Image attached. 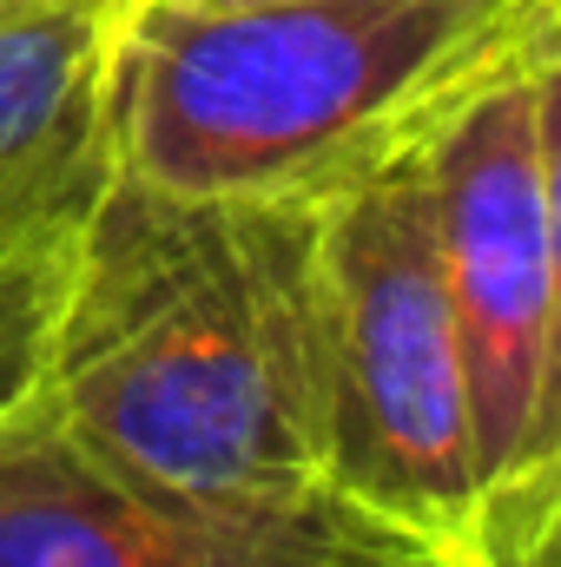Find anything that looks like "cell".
Returning <instances> with one entry per match:
<instances>
[{"mask_svg": "<svg viewBox=\"0 0 561 567\" xmlns=\"http://www.w3.org/2000/svg\"><path fill=\"white\" fill-rule=\"evenodd\" d=\"M456 567H561V442L482 495Z\"/></svg>", "mask_w": 561, "mask_h": 567, "instance_id": "obj_9", "label": "cell"}, {"mask_svg": "<svg viewBox=\"0 0 561 567\" xmlns=\"http://www.w3.org/2000/svg\"><path fill=\"white\" fill-rule=\"evenodd\" d=\"M126 7H140V0H126Z\"/></svg>", "mask_w": 561, "mask_h": 567, "instance_id": "obj_11", "label": "cell"}, {"mask_svg": "<svg viewBox=\"0 0 561 567\" xmlns=\"http://www.w3.org/2000/svg\"><path fill=\"white\" fill-rule=\"evenodd\" d=\"M555 0H140L113 47V158L178 198L324 205L410 158Z\"/></svg>", "mask_w": 561, "mask_h": 567, "instance_id": "obj_2", "label": "cell"}, {"mask_svg": "<svg viewBox=\"0 0 561 567\" xmlns=\"http://www.w3.org/2000/svg\"><path fill=\"white\" fill-rule=\"evenodd\" d=\"M462 343L482 495L522 462L549 357V205L529 53L476 80L417 145Z\"/></svg>", "mask_w": 561, "mask_h": 567, "instance_id": "obj_4", "label": "cell"}, {"mask_svg": "<svg viewBox=\"0 0 561 567\" xmlns=\"http://www.w3.org/2000/svg\"><path fill=\"white\" fill-rule=\"evenodd\" d=\"M126 0H0V231L86 212L113 178Z\"/></svg>", "mask_w": 561, "mask_h": 567, "instance_id": "obj_6", "label": "cell"}, {"mask_svg": "<svg viewBox=\"0 0 561 567\" xmlns=\"http://www.w3.org/2000/svg\"><path fill=\"white\" fill-rule=\"evenodd\" d=\"M410 548L350 515H225L159 495L53 410L0 442V567H397Z\"/></svg>", "mask_w": 561, "mask_h": 567, "instance_id": "obj_5", "label": "cell"}, {"mask_svg": "<svg viewBox=\"0 0 561 567\" xmlns=\"http://www.w3.org/2000/svg\"><path fill=\"white\" fill-rule=\"evenodd\" d=\"M529 86H536V133H542V205H549V357H542V396H536V423H529V455L561 442V0L542 20L536 47H529ZM516 462V468H522Z\"/></svg>", "mask_w": 561, "mask_h": 567, "instance_id": "obj_8", "label": "cell"}, {"mask_svg": "<svg viewBox=\"0 0 561 567\" xmlns=\"http://www.w3.org/2000/svg\"><path fill=\"white\" fill-rule=\"evenodd\" d=\"M397 567H456V561H429V555H417V561H397Z\"/></svg>", "mask_w": 561, "mask_h": 567, "instance_id": "obj_10", "label": "cell"}, {"mask_svg": "<svg viewBox=\"0 0 561 567\" xmlns=\"http://www.w3.org/2000/svg\"><path fill=\"white\" fill-rule=\"evenodd\" d=\"M86 212L0 231V442L53 410V350Z\"/></svg>", "mask_w": 561, "mask_h": 567, "instance_id": "obj_7", "label": "cell"}, {"mask_svg": "<svg viewBox=\"0 0 561 567\" xmlns=\"http://www.w3.org/2000/svg\"><path fill=\"white\" fill-rule=\"evenodd\" d=\"M317 377L330 502L410 555L462 561L482 468L417 152L317 205Z\"/></svg>", "mask_w": 561, "mask_h": 567, "instance_id": "obj_3", "label": "cell"}, {"mask_svg": "<svg viewBox=\"0 0 561 567\" xmlns=\"http://www.w3.org/2000/svg\"><path fill=\"white\" fill-rule=\"evenodd\" d=\"M53 423L198 508L344 515L324 482L317 205L178 198L113 165L73 245Z\"/></svg>", "mask_w": 561, "mask_h": 567, "instance_id": "obj_1", "label": "cell"}]
</instances>
